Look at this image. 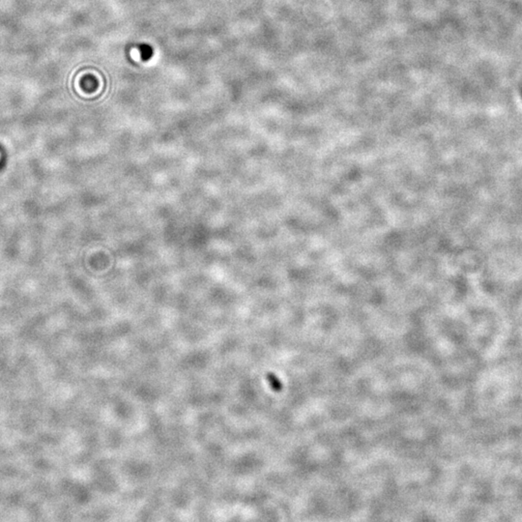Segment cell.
<instances>
[{
    "label": "cell",
    "mask_w": 522,
    "mask_h": 522,
    "mask_svg": "<svg viewBox=\"0 0 522 522\" xmlns=\"http://www.w3.org/2000/svg\"><path fill=\"white\" fill-rule=\"evenodd\" d=\"M138 50L140 52V56L144 61L150 60L153 56V48L147 44H140L138 46Z\"/></svg>",
    "instance_id": "cell-1"
}]
</instances>
